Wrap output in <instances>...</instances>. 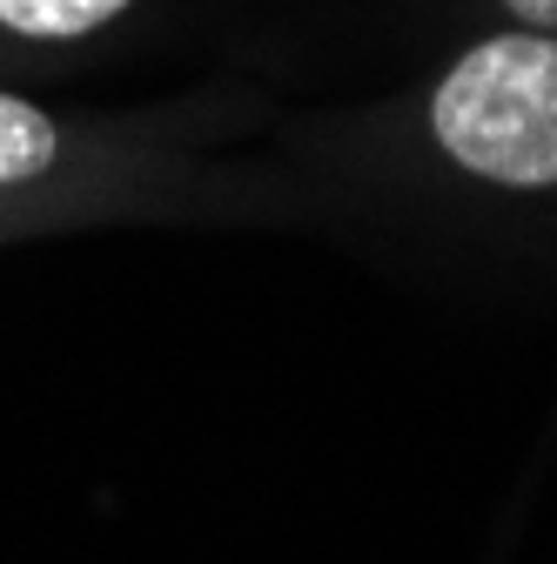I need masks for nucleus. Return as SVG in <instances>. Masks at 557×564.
Returning <instances> with one entry per match:
<instances>
[{
	"label": "nucleus",
	"mask_w": 557,
	"mask_h": 564,
	"mask_svg": "<svg viewBox=\"0 0 557 564\" xmlns=\"http://www.w3.org/2000/svg\"><path fill=\"white\" fill-rule=\"evenodd\" d=\"M121 8L128 0H0V21L34 41H75V34H95L101 21H114Z\"/></svg>",
	"instance_id": "3"
},
{
	"label": "nucleus",
	"mask_w": 557,
	"mask_h": 564,
	"mask_svg": "<svg viewBox=\"0 0 557 564\" xmlns=\"http://www.w3.org/2000/svg\"><path fill=\"white\" fill-rule=\"evenodd\" d=\"M504 8H511L524 28H544V34H557V0H504Z\"/></svg>",
	"instance_id": "4"
},
{
	"label": "nucleus",
	"mask_w": 557,
	"mask_h": 564,
	"mask_svg": "<svg viewBox=\"0 0 557 564\" xmlns=\"http://www.w3.org/2000/svg\"><path fill=\"white\" fill-rule=\"evenodd\" d=\"M54 149H61L54 121L41 108H28L21 95H0V182H34V175H47Z\"/></svg>",
	"instance_id": "2"
},
{
	"label": "nucleus",
	"mask_w": 557,
	"mask_h": 564,
	"mask_svg": "<svg viewBox=\"0 0 557 564\" xmlns=\"http://www.w3.org/2000/svg\"><path fill=\"white\" fill-rule=\"evenodd\" d=\"M430 128L483 182L557 188V41L498 34L470 47L430 101Z\"/></svg>",
	"instance_id": "1"
}]
</instances>
